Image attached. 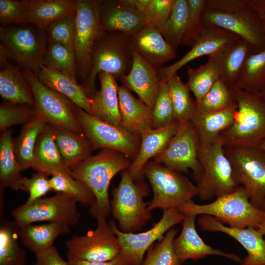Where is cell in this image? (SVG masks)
Returning a JSON list of instances; mask_svg holds the SVG:
<instances>
[{
    "instance_id": "obj_1",
    "label": "cell",
    "mask_w": 265,
    "mask_h": 265,
    "mask_svg": "<svg viewBox=\"0 0 265 265\" xmlns=\"http://www.w3.org/2000/svg\"><path fill=\"white\" fill-rule=\"evenodd\" d=\"M132 161L120 152L103 149L71 170L72 176L86 184L94 195L95 202L88 211L92 217L107 218L111 213L108 193L110 182L118 173L128 169Z\"/></svg>"
},
{
    "instance_id": "obj_2",
    "label": "cell",
    "mask_w": 265,
    "mask_h": 265,
    "mask_svg": "<svg viewBox=\"0 0 265 265\" xmlns=\"http://www.w3.org/2000/svg\"><path fill=\"white\" fill-rule=\"evenodd\" d=\"M131 37L121 32L101 29L92 49L91 71L82 86L89 98L91 99L97 91L96 80L99 73L110 74L116 80L129 74L133 64Z\"/></svg>"
},
{
    "instance_id": "obj_3",
    "label": "cell",
    "mask_w": 265,
    "mask_h": 265,
    "mask_svg": "<svg viewBox=\"0 0 265 265\" xmlns=\"http://www.w3.org/2000/svg\"><path fill=\"white\" fill-rule=\"evenodd\" d=\"M231 90L237 107L232 124L219 135L224 147H258L265 141V101L259 93Z\"/></svg>"
},
{
    "instance_id": "obj_4",
    "label": "cell",
    "mask_w": 265,
    "mask_h": 265,
    "mask_svg": "<svg viewBox=\"0 0 265 265\" xmlns=\"http://www.w3.org/2000/svg\"><path fill=\"white\" fill-rule=\"evenodd\" d=\"M177 209L185 215H210L229 227L237 228L251 226L258 229L265 215L264 211L252 205L242 186L232 193L216 198L210 203L199 205L191 200Z\"/></svg>"
},
{
    "instance_id": "obj_5",
    "label": "cell",
    "mask_w": 265,
    "mask_h": 265,
    "mask_svg": "<svg viewBox=\"0 0 265 265\" xmlns=\"http://www.w3.org/2000/svg\"><path fill=\"white\" fill-rule=\"evenodd\" d=\"M149 193L146 183L134 181L128 169L121 171L120 183L111 191L110 202L111 213L118 221L121 231L134 233L150 219L152 214L148 209V203L143 201Z\"/></svg>"
},
{
    "instance_id": "obj_6",
    "label": "cell",
    "mask_w": 265,
    "mask_h": 265,
    "mask_svg": "<svg viewBox=\"0 0 265 265\" xmlns=\"http://www.w3.org/2000/svg\"><path fill=\"white\" fill-rule=\"evenodd\" d=\"M224 147L220 136L212 144L199 147L198 159L203 173L196 187L202 201L232 193L239 186Z\"/></svg>"
},
{
    "instance_id": "obj_7",
    "label": "cell",
    "mask_w": 265,
    "mask_h": 265,
    "mask_svg": "<svg viewBox=\"0 0 265 265\" xmlns=\"http://www.w3.org/2000/svg\"><path fill=\"white\" fill-rule=\"evenodd\" d=\"M153 192V197L148 203L150 211L177 208L197 196L195 186L183 173L161 163L149 160L143 169Z\"/></svg>"
},
{
    "instance_id": "obj_8",
    "label": "cell",
    "mask_w": 265,
    "mask_h": 265,
    "mask_svg": "<svg viewBox=\"0 0 265 265\" xmlns=\"http://www.w3.org/2000/svg\"><path fill=\"white\" fill-rule=\"evenodd\" d=\"M0 48L22 68L35 74L43 65L48 39L45 31L31 24L0 26Z\"/></svg>"
},
{
    "instance_id": "obj_9",
    "label": "cell",
    "mask_w": 265,
    "mask_h": 265,
    "mask_svg": "<svg viewBox=\"0 0 265 265\" xmlns=\"http://www.w3.org/2000/svg\"><path fill=\"white\" fill-rule=\"evenodd\" d=\"M235 179L246 190L251 203L263 210L265 201V152L259 146L224 147Z\"/></svg>"
},
{
    "instance_id": "obj_10",
    "label": "cell",
    "mask_w": 265,
    "mask_h": 265,
    "mask_svg": "<svg viewBox=\"0 0 265 265\" xmlns=\"http://www.w3.org/2000/svg\"><path fill=\"white\" fill-rule=\"evenodd\" d=\"M22 71L32 90L37 114L47 124L61 126L77 133H83L76 116L77 106L46 86L29 69L22 68Z\"/></svg>"
},
{
    "instance_id": "obj_11",
    "label": "cell",
    "mask_w": 265,
    "mask_h": 265,
    "mask_svg": "<svg viewBox=\"0 0 265 265\" xmlns=\"http://www.w3.org/2000/svg\"><path fill=\"white\" fill-rule=\"evenodd\" d=\"M74 199L60 192L25 203L14 209L11 216L20 228L38 222L77 225L81 217Z\"/></svg>"
},
{
    "instance_id": "obj_12",
    "label": "cell",
    "mask_w": 265,
    "mask_h": 265,
    "mask_svg": "<svg viewBox=\"0 0 265 265\" xmlns=\"http://www.w3.org/2000/svg\"><path fill=\"white\" fill-rule=\"evenodd\" d=\"M101 2L102 0H78L74 55L78 79L82 86L91 73L92 49L101 30Z\"/></svg>"
},
{
    "instance_id": "obj_13",
    "label": "cell",
    "mask_w": 265,
    "mask_h": 265,
    "mask_svg": "<svg viewBox=\"0 0 265 265\" xmlns=\"http://www.w3.org/2000/svg\"><path fill=\"white\" fill-rule=\"evenodd\" d=\"M97 219V227L81 236H74L65 245L67 259L92 262L112 260L120 254V247L112 225L106 218Z\"/></svg>"
},
{
    "instance_id": "obj_14",
    "label": "cell",
    "mask_w": 265,
    "mask_h": 265,
    "mask_svg": "<svg viewBox=\"0 0 265 265\" xmlns=\"http://www.w3.org/2000/svg\"><path fill=\"white\" fill-rule=\"evenodd\" d=\"M76 116L84 134L95 150L110 149L120 152L132 160L140 145V136L130 133L120 126L100 120L77 106Z\"/></svg>"
},
{
    "instance_id": "obj_15",
    "label": "cell",
    "mask_w": 265,
    "mask_h": 265,
    "mask_svg": "<svg viewBox=\"0 0 265 265\" xmlns=\"http://www.w3.org/2000/svg\"><path fill=\"white\" fill-rule=\"evenodd\" d=\"M206 26H216L230 31L247 41L255 53L265 49V33L259 16L247 4L231 13H223L206 8L202 13Z\"/></svg>"
},
{
    "instance_id": "obj_16",
    "label": "cell",
    "mask_w": 265,
    "mask_h": 265,
    "mask_svg": "<svg viewBox=\"0 0 265 265\" xmlns=\"http://www.w3.org/2000/svg\"><path fill=\"white\" fill-rule=\"evenodd\" d=\"M200 145L190 122L180 123L176 134L154 160L181 173L191 170L198 181L203 170L198 159Z\"/></svg>"
},
{
    "instance_id": "obj_17",
    "label": "cell",
    "mask_w": 265,
    "mask_h": 265,
    "mask_svg": "<svg viewBox=\"0 0 265 265\" xmlns=\"http://www.w3.org/2000/svg\"><path fill=\"white\" fill-rule=\"evenodd\" d=\"M185 216L176 208L164 210L159 221L150 229L139 233H124L113 222L110 223L120 247V253L132 265H142L144 254L153 243L160 240L174 225L183 222Z\"/></svg>"
},
{
    "instance_id": "obj_18",
    "label": "cell",
    "mask_w": 265,
    "mask_h": 265,
    "mask_svg": "<svg viewBox=\"0 0 265 265\" xmlns=\"http://www.w3.org/2000/svg\"><path fill=\"white\" fill-rule=\"evenodd\" d=\"M238 38L237 35L223 29L205 26L191 49L182 58L170 65L158 68L160 80L166 81L189 62L204 55H212Z\"/></svg>"
},
{
    "instance_id": "obj_19",
    "label": "cell",
    "mask_w": 265,
    "mask_h": 265,
    "mask_svg": "<svg viewBox=\"0 0 265 265\" xmlns=\"http://www.w3.org/2000/svg\"><path fill=\"white\" fill-rule=\"evenodd\" d=\"M198 223L203 230L222 232L237 240L247 253L240 265H265V240L258 229L251 226L244 228L226 226L208 215H201Z\"/></svg>"
},
{
    "instance_id": "obj_20",
    "label": "cell",
    "mask_w": 265,
    "mask_h": 265,
    "mask_svg": "<svg viewBox=\"0 0 265 265\" xmlns=\"http://www.w3.org/2000/svg\"><path fill=\"white\" fill-rule=\"evenodd\" d=\"M132 53V69L120 80L123 85L134 92L141 101L153 109L160 86L158 68L133 49Z\"/></svg>"
},
{
    "instance_id": "obj_21",
    "label": "cell",
    "mask_w": 265,
    "mask_h": 265,
    "mask_svg": "<svg viewBox=\"0 0 265 265\" xmlns=\"http://www.w3.org/2000/svg\"><path fill=\"white\" fill-rule=\"evenodd\" d=\"M179 125L176 122L166 127L150 129L140 134L139 151L128 168L134 181H141L144 176L143 169L145 164L151 158H155L164 151L177 133Z\"/></svg>"
},
{
    "instance_id": "obj_22",
    "label": "cell",
    "mask_w": 265,
    "mask_h": 265,
    "mask_svg": "<svg viewBox=\"0 0 265 265\" xmlns=\"http://www.w3.org/2000/svg\"><path fill=\"white\" fill-rule=\"evenodd\" d=\"M196 216L185 215L181 233L173 241L176 255L182 263L188 259H200L209 255L226 257L238 262L241 261L240 257L235 254L223 252L206 244L196 231Z\"/></svg>"
},
{
    "instance_id": "obj_23",
    "label": "cell",
    "mask_w": 265,
    "mask_h": 265,
    "mask_svg": "<svg viewBox=\"0 0 265 265\" xmlns=\"http://www.w3.org/2000/svg\"><path fill=\"white\" fill-rule=\"evenodd\" d=\"M100 23L102 30L131 35L146 26L143 14L121 0H102Z\"/></svg>"
},
{
    "instance_id": "obj_24",
    "label": "cell",
    "mask_w": 265,
    "mask_h": 265,
    "mask_svg": "<svg viewBox=\"0 0 265 265\" xmlns=\"http://www.w3.org/2000/svg\"><path fill=\"white\" fill-rule=\"evenodd\" d=\"M9 57L0 48V95L3 101L34 106L31 87L22 71L8 61Z\"/></svg>"
},
{
    "instance_id": "obj_25",
    "label": "cell",
    "mask_w": 265,
    "mask_h": 265,
    "mask_svg": "<svg viewBox=\"0 0 265 265\" xmlns=\"http://www.w3.org/2000/svg\"><path fill=\"white\" fill-rule=\"evenodd\" d=\"M132 49L157 68L177 57L176 52L157 28L146 26L132 35Z\"/></svg>"
},
{
    "instance_id": "obj_26",
    "label": "cell",
    "mask_w": 265,
    "mask_h": 265,
    "mask_svg": "<svg viewBox=\"0 0 265 265\" xmlns=\"http://www.w3.org/2000/svg\"><path fill=\"white\" fill-rule=\"evenodd\" d=\"M118 98L121 128L139 136L153 128L152 109L123 85L118 86Z\"/></svg>"
},
{
    "instance_id": "obj_27",
    "label": "cell",
    "mask_w": 265,
    "mask_h": 265,
    "mask_svg": "<svg viewBox=\"0 0 265 265\" xmlns=\"http://www.w3.org/2000/svg\"><path fill=\"white\" fill-rule=\"evenodd\" d=\"M100 89L91 99L90 114L112 125L120 126L121 116L118 98V85L111 74L99 73Z\"/></svg>"
},
{
    "instance_id": "obj_28",
    "label": "cell",
    "mask_w": 265,
    "mask_h": 265,
    "mask_svg": "<svg viewBox=\"0 0 265 265\" xmlns=\"http://www.w3.org/2000/svg\"><path fill=\"white\" fill-rule=\"evenodd\" d=\"M49 124L62 161L71 170L96 150L83 133H77L61 126Z\"/></svg>"
},
{
    "instance_id": "obj_29",
    "label": "cell",
    "mask_w": 265,
    "mask_h": 265,
    "mask_svg": "<svg viewBox=\"0 0 265 265\" xmlns=\"http://www.w3.org/2000/svg\"><path fill=\"white\" fill-rule=\"evenodd\" d=\"M32 168L46 175L72 176L71 170L62 161L49 124L37 139Z\"/></svg>"
},
{
    "instance_id": "obj_30",
    "label": "cell",
    "mask_w": 265,
    "mask_h": 265,
    "mask_svg": "<svg viewBox=\"0 0 265 265\" xmlns=\"http://www.w3.org/2000/svg\"><path fill=\"white\" fill-rule=\"evenodd\" d=\"M237 105L216 112H203L195 110L190 120L200 146L213 143L220 134L233 123Z\"/></svg>"
},
{
    "instance_id": "obj_31",
    "label": "cell",
    "mask_w": 265,
    "mask_h": 265,
    "mask_svg": "<svg viewBox=\"0 0 265 265\" xmlns=\"http://www.w3.org/2000/svg\"><path fill=\"white\" fill-rule=\"evenodd\" d=\"M39 80L49 88L68 98L78 107L90 114L91 99L85 94L77 80L42 65L36 74Z\"/></svg>"
},
{
    "instance_id": "obj_32",
    "label": "cell",
    "mask_w": 265,
    "mask_h": 265,
    "mask_svg": "<svg viewBox=\"0 0 265 265\" xmlns=\"http://www.w3.org/2000/svg\"><path fill=\"white\" fill-rule=\"evenodd\" d=\"M253 53L255 52L252 46L239 38L209 56L212 57L218 65L220 79L231 89L235 86L245 61Z\"/></svg>"
},
{
    "instance_id": "obj_33",
    "label": "cell",
    "mask_w": 265,
    "mask_h": 265,
    "mask_svg": "<svg viewBox=\"0 0 265 265\" xmlns=\"http://www.w3.org/2000/svg\"><path fill=\"white\" fill-rule=\"evenodd\" d=\"M28 24L44 31L55 21L77 11L78 0H25Z\"/></svg>"
},
{
    "instance_id": "obj_34",
    "label": "cell",
    "mask_w": 265,
    "mask_h": 265,
    "mask_svg": "<svg viewBox=\"0 0 265 265\" xmlns=\"http://www.w3.org/2000/svg\"><path fill=\"white\" fill-rule=\"evenodd\" d=\"M70 226L56 222L29 224L20 228V241L35 254L42 252L53 246L58 237L69 233Z\"/></svg>"
},
{
    "instance_id": "obj_35",
    "label": "cell",
    "mask_w": 265,
    "mask_h": 265,
    "mask_svg": "<svg viewBox=\"0 0 265 265\" xmlns=\"http://www.w3.org/2000/svg\"><path fill=\"white\" fill-rule=\"evenodd\" d=\"M13 130L1 132L0 137V190L9 188L21 189L24 176L15 156L13 146Z\"/></svg>"
},
{
    "instance_id": "obj_36",
    "label": "cell",
    "mask_w": 265,
    "mask_h": 265,
    "mask_svg": "<svg viewBox=\"0 0 265 265\" xmlns=\"http://www.w3.org/2000/svg\"><path fill=\"white\" fill-rule=\"evenodd\" d=\"M47 124L36 114L30 121L23 126L18 136L13 138L15 156L22 170L32 167L37 139Z\"/></svg>"
},
{
    "instance_id": "obj_37",
    "label": "cell",
    "mask_w": 265,
    "mask_h": 265,
    "mask_svg": "<svg viewBox=\"0 0 265 265\" xmlns=\"http://www.w3.org/2000/svg\"><path fill=\"white\" fill-rule=\"evenodd\" d=\"M20 228L15 220L0 218V265H26V251L19 244Z\"/></svg>"
},
{
    "instance_id": "obj_38",
    "label": "cell",
    "mask_w": 265,
    "mask_h": 265,
    "mask_svg": "<svg viewBox=\"0 0 265 265\" xmlns=\"http://www.w3.org/2000/svg\"><path fill=\"white\" fill-rule=\"evenodd\" d=\"M234 87L251 93L265 89V49L247 57Z\"/></svg>"
},
{
    "instance_id": "obj_39",
    "label": "cell",
    "mask_w": 265,
    "mask_h": 265,
    "mask_svg": "<svg viewBox=\"0 0 265 265\" xmlns=\"http://www.w3.org/2000/svg\"><path fill=\"white\" fill-rule=\"evenodd\" d=\"M173 105L176 121H190L195 107V100L190 94L186 83L182 81L177 73L170 76L166 81Z\"/></svg>"
},
{
    "instance_id": "obj_40",
    "label": "cell",
    "mask_w": 265,
    "mask_h": 265,
    "mask_svg": "<svg viewBox=\"0 0 265 265\" xmlns=\"http://www.w3.org/2000/svg\"><path fill=\"white\" fill-rule=\"evenodd\" d=\"M208 57L206 63L197 68H189L187 70L186 84L193 94L196 103L199 102L220 79V71L217 63L212 57Z\"/></svg>"
},
{
    "instance_id": "obj_41",
    "label": "cell",
    "mask_w": 265,
    "mask_h": 265,
    "mask_svg": "<svg viewBox=\"0 0 265 265\" xmlns=\"http://www.w3.org/2000/svg\"><path fill=\"white\" fill-rule=\"evenodd\" d=\"M188 14L187 0H175L169 18L160 32L175 51L181 43L185 32Z\"/></svg>"
},
{
    "instance_id": "obj_42",
    "label": "cell",
    "mask_w": 265,
    "mask_h": 265,
    "mask_svg": "<svg viewBox=\"0 0 265 265\" xmlns=\"http://www.w3.org/2000/svg\"><path fill=\"white\" fill-rule=\"evenodd\" d=\"M43 65L78 80L74 54L62 44L48 40Z\"/></svg>"
},
{
    "instance_id": "obj_43",
    "label": "cell",
    "mask_w": 265,
    "mask_h": 265,
    "mask_svg": "<svg viewBox=\"0 0 265 265\" xmlns=\"http://www.w3.org/2000/svg\"><path fill=\"white\" fill-rule=\"evenodd\" d=\"M52 190L60 192L85 205H92L94 195L89 187L82 181L72 176L53 175L50 179Z\"/></svg>"
},
{
    "instance_id": "obj_44",
    "label": "cell",
    "mask_w": 265,
    "mask_h": 265,
    "mask_svg": "<svg viewBox=\"0 0 265 265\" xmlns=\"http://www.w3.org/2000/svg\"><path fill=\"white\" fill-rule=\"evenodd\" d=\"M237 105L231 89L220 79L199 102L195 108L203 112L224 110Z\"/></svg>"
},
{
    "instance_id": "obj_45",
    "label": "cell",
    "mask_w": 265,
    "mask_h": 265,
    "mask_svg": "<svg viewBox=\"0 0 265 265\" xmlns=\"http://www.w3.org/2000/svg\"><path fill=\"white\" fill-rule=\"evenodd\" d=\"M178 230H169L154 247L148 249L142 265H181L175 252L173 241Z\"/></svg>"
},
{
    "instance_id": "obj_46",
    "label": "cell",
    "mask_w": 265,
    "mask_h": 265,
    "mask_svg": "<svg viewBox=\"0 0 265 265\" xmlns=\"http://www.w3.org/2000/svg\"><path fill=\"white\" fill-rule=\"evenodd\" d=\"M36 114L34 106L2 101L0 105V132L10 129L12 126L27 123Z\"/></svg>"
},
{
    "instance_id": "obj_47",
    "label": "cell",
    "mask_w": 265,
    "mask_h": 265,
    "mask_svg": "<svg viewBox=\"0 0 265 265\" xmlns=\"http://www.w3.org/2000/svg\"><path fill=\"white\" fill-rule=\"evenodd\" d=\"M76 12L77 11L55 21L45 30L48 40L63 45L74 54Z\"/></svg>"
},
{
    "instance_id": "obj_48",
    "label": "cell",
    "mask_w": 265,
    "mask_h": 265,
    "mask_svg": "<svg viewBox=\"0 0 265 265\" xmlns=\"http://www.w3.org/2000/svg\"><path fill=\"white\" fill-rule=\"evenodd\" d=\"M152 121L155 129L166 127L177 122L167 84L163 81L160 82L159 93L152 109Z\"/></svg>"
},
{
    "instance_id": "obj_49",
    "label": "cell",
    "mask_w": 265,
    "mask_h": 265,
    "mask_svg": "<svg viewBox=\"0 0 265 265\" xmlns=\"http://www.w3.org/2000/svg\"><path fill=\"white\" fill-rule=\"evenodd\" d=\"M187 20L181 45L191 47L205 27L202 19V13L205 7L206 0H187Z\"/></svg>"
},
{
    "instance_id": "obj_50",
    "label": "cell",
    "mask_w": 265,
    "mask_h": 265,
    "mask_svg": "<svg viewBox=\"0 0 265 265\" xmlns=\"http://www.w3.org/2000/svg\"><path fill=\"white\" fill-rule=\"evenodd\" d=\"M1 27L28 24L25 0H0Z\"/></svg>"
},
{
    "instance_id": "obj_51",
    "label": "cell",
    "mask_w": 265,
    "mask_h": 265,
    "mask_svg": "<svg viewBox=\"0 0 265 265\" xmlns=\"http://www.w3.org/2000/svg\"><path fill=\"white\" fill-rule=\"evenodd\" d=\"M174 1L175 0H150L143 14L146 25L160 31L170 16Z\"/></svg>"
},
{
    "instance_id": "obj_52",
    "label": "cell",
    "mask_w": 265,
    "mask_h": 265,
    "mask_svg": "<svg viewBox=\"0 0 265 265\" xmlns=\"http://www.w3.org/2000/svg\"><path fill=\"white\" fill-rule=\"evenodd\" d=\"M44 173L37 172L30 178L24 177L21 189L27 192L29 197L26 203L42 198L52 190L50 179Z\"/></svg>"
},
{
    "instance_id": "obj_53",
    "label": "cell",
    "mask_w": 265,
    "mask_h": 265,
    "mask_svg": "<svg viewBox=\"0 0 265 265\" xmlns=\"http://www.w3.org/2000/svg\"><path fill=\"white\" fill-rule=\"evenodd\" d=\"M246 4V0H206L205 7L223 13L236 11Z\"/></svg>"
},
{
    "instance_id": "obj_54",
    "label": "cell",
    "mask_w": 265,
    "mask_h": 265,
    "mask_svg": "<svg viewBox=\"0 0 265 265\" xmlns=\"http://www.w3.org/2000/svg\"><path fill=\"white\" fill-rule=\"evenodd\" d=\"M35 257L34 265H69L68 261L61 257L54 246L46 251L35 254Z\"/></svg>"
},
{
    "instance_id": "obj_55",
    "label": "cell",
    "mask_w": 265,
    "mask_h": 265,
    "mask_svg": "<svg viewBox=\"0 0 265 265\" xmlns=\"http://www.w3.org/2000/svg\"><path fill=\"white\" fill-rule=\"evenodd\" d=\"M69 265H132L121 253L115 259L106 262H92L78 259H67Z\"/></svg>"
},
{
    "instance_id": "obj_56",
    "label": "cell",
    "mask_w": 265,
    "mask_h": 265,
    "mask_svg": "<svg viewBox=\"0 0 265 265\" xmlns=\"http://www.w3.org/2000/svg\"><path fill=\"white\" fill-rule=\"evenodd\" d=\"M128 6H129L142 14L146 10L150 0H121Z\"/></svg>"
},
{
    "instance_id": "obj_57",
    "label": "cell",
    "mask_w": 265,
    "mask_h": 265,
    "mask_svg": "<svg viewBox=\"0 0 265 265\" xmlns=\"http://www.w3.org/2000/svg\"><path fill=\"white\" fill-rule=\"evenodd\" d=\"M263 211H264L265 212V201L263 206ZM258 230H259L261 234L263 236L265 240V215L262 222L260 225Z\"/></svg>"
},
{
    "instance_id": "obj_58",
    "label": "cell",
    "mask_w": 265,
    "mask_h": 265,
    "mask_svg": "<svg viewBox=\"0 0 265 265\" xmlns=\"http://www.w3.org/2000/svg\"><path fill=\"white\" fill-rule=\"evenodd\" d=\"M265 33V10L259 16Z\"/></svg>"
},
{
    "instance_id": "obj_59",
    "label": "cell",
    "mask_w": 265,
    "mask_h": 265,
    "mask_svg": "<svg viewBox=\"0 0 265 265\" xmlns=\"http://www.w3.org/2000/svg\"><path fill=\"white\" fill-rule=\"evenodd\" d=\"M261 97L265 101V89L259 93Z\"/></svg>"
},
{
    "instance_id": "obj_60",
    "label": "cell",
    "mask_w": 265,
    "mask_h": 265,
    "mask_svg": "<svg viewBox=\"0 0 265 265\" xmlns=\"http://www.w3.org/2000/svg\"><path fill=\"white\" fill-rule=\"evenodd\" d=\"M259 147L265 152V141H263Z\"/></svg>"
}]
</instances>
